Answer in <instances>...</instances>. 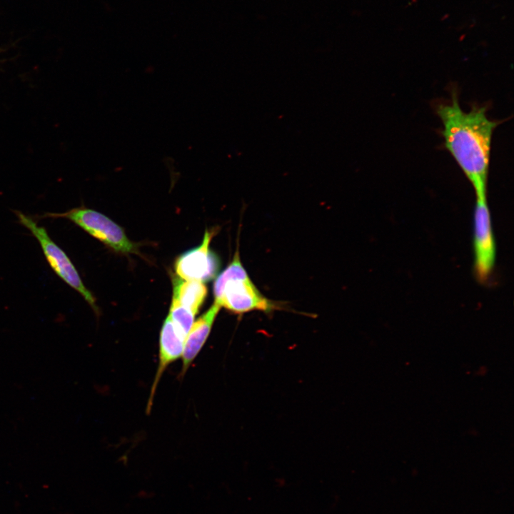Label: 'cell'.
I'll list each match as a JSON object with an SVG mask.
<instances>
[{"instance_id":"6da1fadb","label":"cell","mask_w":514,"mask_h":514,"mask_svg":"<svg viewBox=\"0 0 514 514\" xmlns=\"http://www.w3.org/2000/svg\"><path fill=\"white\" fill-rule=\"evenodd\" d=\"M486 111L485 106L475 105L470 111H464L455 91L449 102L436 107L443 126L445 147L471 183L475 196L487 195L492 136L500 123L490 120Z\"/></svg>"},{"instance_id":"7a4b0ae2","label":"cell","mask_w":514,"mask_h":514,"mask_svg":"<svg viewBox=\"0 0 514 514\" xmlns=\"http://www.w3.org/2000/svg\"><path fill=\"white\" fill-rule=\"evenodd\" d=\"M214 302L237 314L253 311H270L273 302L254 285L243 266L238 251L213 284Z\"/></svg>"},{"instance_id":"3957f363","label":"cell","mask_w":514,"mask_h":514,"mask_svg":"<svg viewBox=\"0 0 514 514\" xmlns=\"http://www.w3.org/2000/svg\"><path fill=\"white\" fill-rule=\"evenodd\" d=\"M15 213L20 223L29 229L37 239L48 263L56 274L79 293L98 313L99 309L94 296L82 282L78 271L65 252L52 241L46 230L39 226L33 218L20 211H15Z\"/></svg>"},{"instance_id":"277c9868","label":"cell","mask_w":514,"mask_h":514,"mask_svg":"<svg viewBox=\"0 0 514 514\" xmlns=\"http://www.w3.org/2000/svg\"><path fill=\"white\" fill-rule=\"evenodd\" d=\"M46 216L51 218H64L70 220L89 234L117 252L136 253V245L126 236L124 229L99 211L85 207H79L64 213H47Z\"/></svg>"},{"instance_id":"5b68a950","label":"cell","mask_w":514,"mask_h":514,"mask_svg":"<svg viewBox=\"0 0 514 514\" xmlns=\"http://www.w3.org/2000/svg\"><path fill=\"white\" fill-rule=\"evenodd\" d=\"M473 212L474 272L477 279L485 283L495 262L496 246L487 195L475 196Z\"/></svg>"},{"instance_id":"8992f818","label":"cell","mask_w":514,"mask_h":514,"mask_svg":"<svg viewBox=\"0 0 514 514\" xmlns=\"http://www.w3.org/2000/svg\"><path fill=\"white\" fill-rule=\"evenodd\" d=\"M213 231L206 230L201 245L181 254L174 264L178 278L205 282L213 278L218 268L216 256L209 249Z\"/></svg>"},{"instance_id":"52a82bcc","label":"cell","mask_w":514,"mask_h":514,"mask_svg":"<svg viewBox=\"0 0 514 514\" xmlns=\"http://www.w3.org/2000/svg\"><path fill=\"white\" fill-rule=\"evenodd\" d=\"M184 338L177 331L173 323L168 316L161 327L159 339V363L155 380L151 388L148 408L151 406L152 398L157 384L165 369L169 364L183 355Z\"/></svg>"},{"instance_id":"ba28073f","label":"cell","mask_w":514,"mask_h":514,"mask_svg":"<svg viewBox=\"0 0 514 514\" xmlns=\"http://www.w3.org/2000/svg\"><path fill=\"white\" fill-rule=\"evenodd\" d=\"M221 308L214 302L206 312L193 322L184 340L182 355L183 373L188 368L206 343Z\"/></svg>"},{"instance_id":"9c48e42d","label":"cell","mask_w":514,"mask_h":514,"mask_svg":"<svg viewBox=\"0 0 514 514\" xmlns=\"http://www.w3.org/2000/svg\"><path fill=\"white\" fill-rule=\"evenodd\" d=\"M173 299L196 316L207 296L208 290L204 283L177 277L173 278Z\"/></svg>"},{"instance_id":"30bf717a","label":"cell","mask_w":514,"mask_h":514,"mask_svg":"<svg viewBox=\"0 0 514 514\" xmlns=\"http://www.w3.org/2000/svg\"><path fill=\"white\" fill-rule=\"evenodd\" d=\"M168 316L173 323L177 331L185 339L193 323L195 315L177 301L172 299L169 315Z\"/></svg>"}]
</instances>
